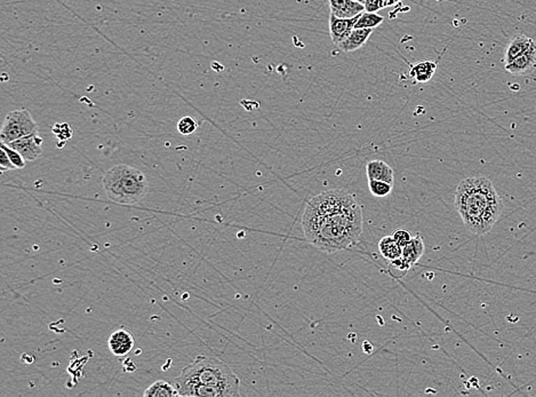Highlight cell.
<instances>
[{
  "mask_svg": "<svg viewBox=\"0 0 536 397\" xmlns=\"http://www.w3.org/2000/svg\"><path fill=\"white\" fill-rule=\"evenodd\" d=\"M302 227L309 243L321 251H343L362 236V207L346 190L324 191L307 203Z\"/></svg>",
  "mask_w": 536,
  "mask_h": 397,
  "instance_id": "cell-1",
  "label": "cell"
},
{
  "mask_svg": "<svg viewBox=\"0 0 536 397\" xmlns=\"http://www.w3.org/2000/svg\"><path fill=\"white\" fill-rule=\"evenodd\" d=\"M174 386L180 396H238L240 380L224 361L203 355L182 370Z\"/></svg>",
  "mask_w": 536,
  "mask_h": 397,
  "instance_id": "cell-2",
  "label": "cell"
},
{
  "mask_svg": "<svg viewBox=\"0 0 536 397\" xmlns=\"http://www.w3.org/2000/svg\"><path fill=\"white\" fill-rule=\"evenodd\" d=\"M455 207L469 232L484 235L501 216L503 202L489 178L473 177L457 186Z\"/></svg>",
  "mask_w": 536,
  "mask_h": 397,
  "instance_id": "cell-3",
  "label": "cell"
},
{
  "mask_svg": "<svg viewBox=\"0 0 536 397\" xmlns=\"http://www.w3.org/2000/svg\"><path fill=\"white\" fill-rule=\"evenodd\" d=\"M102 182L109 200L125 205L139 203L149 191V183L142 172L126 164L112 166Z\"/></svg>",
  "mask_w": 536,
  "mask_h": 397,
  "instance_id": "cell-4",
  "label": "cell"
},
{
  "mask_svg": "<svg viewBox=\"0 0 536 397\" xmlns=\"http://www.w3.org/2000/svg\"><path fill=\"white\" fill-rule=\"evenodd\" d=\"M33 133H38V125L29 110L20 109L7 114L0 132V140L8 144Z\"/></svg>",
  "mask_w": 536,
  "mask_h": 397,
  "instance_id": "cell-5",
  "label": "cell"
},
{
  "mask_svg": "<svg viewBox=\"0 0 536 397\" xmlns=\"http://www.w3.org/2000/svg\"><path fill=\"white\" fill-rule=\"evenodd\" d=\"M43 143V137H39L38 133H33L8 143V146L19 151L26 162H33L42 156Z\"/></svg>",
  "mask_w": 536,
  "mask_h": 397,
  "instance_id": "cell-6",
  "label": "cell"
},
{
  "mask_svg": "<svg viewBox=\"0 0 536 397\" xmlns=\"http://www.w3.org/2000/svg\"><path fill=\"white\" fill-rule=\"evenodd\" d=\"M508 73L516 76H527L536 70V43L523 54L505 64Z\"/></svg>",
  "mask_w": 536,
  "mask_h": 397,
  "instance_id": "cell-7",
  "label": "cell"
},
{
  "mask_svg": "<svg viewBox=\"0 0 536 397\" xmlns=\"http://www.w3.org/2000/svg\"><path fill=\"white\" fill-rule=\"evenodd\" d=\"M135 345V339L130 330L126 329H118L114 331L108 339V347L110 352L114 356L128 355L133 350Z\"/></svg>",
  "mask_w": 536,
  "mask_h": 397,
  "instance_id": "cell-8",
  "label": "cell"
},
{
  "mask_svg": "<svg viewBox=\"0 0 536 397\" xmlns=\"http://www.w3.org/2000/svg\"><path fill=\"white\" fill-rule=\"evenodd\" d=\"M359 15L351 19H342L337 17L334 14L330 15V35L332 42L339 45L343 42L355 29V23L358 21Z\"/></svg>",
  "mask_w": 536,
  "mask_h": 397,
  "instance_id": "cell-9",
  "label": "cell"
},
{
  "mask_svg": "<svg viewBox=\"0 0 536 397\" xmlns=\"http://www.w3.org/2000/svg\"><path fill=\"white\" fill-rule=\"evenodd\" d=\"M328 3L330 13L342 19H351L365 12L364 3L355 0H328Z\"/></svg>",
  "mask_w": 536,
  "mask_h": 397,
  "instance_id": "cell-10",
  "label": "cell"
},
{
  "mask_svg": "<svg viewBox=\"0 0 536 397\" xmlns=\"http://www.w3.org/2000/svg\"><path fill=\"white\" fill-rule=\"evenodd\" d=\"M372 33H373V29H353L351 33L337 45V47L346 53L357 51L367 43Z\"/></svg>",
  "mask_w": 536,
  "mask_h": 397,
  "instance_id": "cell-11",
  "label": "cell"
},
{
  "mask_svg": "<svg viewBox=\"0 0 536 397\" xmlns=\"http://www.w3.org/2000/svg\"><path fill=\"white\" fill-rule=\"evenodd\" d=\"M366 174L368 180L389 182L394 185V170L383 160H371L366 165Z\"/></svg>",
  "mask_w": 536,
  "mask_h": 397,
  "instance_id": "cell-12",
  "label": "cell"
},
{
  "mask_svg": "<svg viewBox=\"0 0 536 397\" xmlns=\"http://www.w3.org/2000/svg\"><path fill=\"white\" fill-rule=\"evenodd\" d=\"M534 44H535V42L528 36L523 35V33H518V35L514 36V38L511 39L508 46H507V50H505V64L514 60L519 55L523 54Z\"/></svg>",
  "mask_w": 536,
  "mask_h": 397,
  "instance_id": "cell-13",
  "label": "cell"
},
{
  "mask_svg": "<svg viewBox=\"0 0 536 397\" xmlns=\"http://www.w3.org/2000/svg\"><path fill=\"white\" fill-rule=\"evenodd\" d=\"M424 253V243L421 236L418 234L415 237H413L412 241L403 248V255L401 260L407 268L415 264L420 260Z\"/></svg>",
  "mask_w": 536,
  "mask_h": 397,
  "instance_id": "cell-14",
  "label": "cell"
},
{
  "mask_svg": "<svg viewBox=\"0 0 536 397\" xmlns=\"http://www.w3.org/2000/svg\"><path fill=\"white\" fill-rule=\"evenodd\" d=\"M437 70V63L434 61H421L419 63L413 64L409 69V76L418 83H427L432 80Z\"/></svg>",
  "mask_w": 536,
  "mask_h": 397,
  "instance_id": "cell-15",
  "label": "cell"
},
{
  "mask_svg": "<svg viewBox=\"0 0 536 397\" xmlns=\"http://www.w3.org/2000/svg\"><path fill=\"white\" fill-rule=\"evenodd\" d=\"M143 396L146 397H173L180 396L178 395V389L175 387L174 384H169V382H165V380H158V382H153L151 386L146 388Z\"/></svg>",
  "mask_w": 536,
  "mask_h": 397,
  "instance_id": "cell-16",
  "label": "cell"
},
{
  "mask_svg": "<svg viewBox=\"0 0 536 397\" xmlns=\"http://www.w3.org/2000/svg\"><path fill=\"white\" fill-rule=\"evenodd\" d=\"M378 250L385 259L390 261L398 260L403 255V248L397 244L392 236H385L378 241Z\"/></svg>",
  "mask_w": 536,
  "mask_h": 397,
  "instance_id": "cell-17",
  "label": "cell"
},
{
  "mask_svg": "<svg viewBox=\"0 0 536 397\" xmlns=\"http://www.w3.org/2000/svg\"><path fill=\"white\" fill-rule=\"evenodd\" d=\"M383 21L384 17L380 14L366 12L365 10L364 13L359 15L355 29H374L380 26Z\"/></svg>",
  "mask_w": 536,
  "mask_h": 397,
  "instance_id": "cell-18",
  "label": "cell"
},
{
  "mask_svg": "<svg viewBox=\"0 0 536 397\" xmlns=\"http://www.w3.org/2000/svg\"><path fill=\"white\" fill-rule=\"evenodd\" d=\"M392 183L378 180H368V188L375 197H387L392 191Z\"/></svg>",
  "mask_w": 536,
  "mask_h": 397,
  "instance_id": "cell-19",
  "label": "cell"
},
{
  "mask_svg": "<svg viewBox=\"0 0 536 397\" xmlns=\"http://www.w3.org/2000/svg\"><path fill=\"white\" fill-rule=\"evenodd\" d=\"M0 148L6 151L7 156L10 157V162L13 163V165L15 166L16 170L24 169V167H26V160L19 151H16L12 147L3 142H1Z\"/></svg>",
  "mask_w": 536,
  "mask_h": 397,
  "instance_id": "cell-20",
  "label": "cell"
},
{
  "mask_svg": "<svg viewBox=\"0 0 536 397\" xmlns=\"http://www.w3.org/2000/svg\"><path fill=\"white\" fill-rule=\"evenodd\" d=\"M197 128L198 121L194 117L187 116V117L181 118L178 121V133L182 134V135H191L197 130Z\"/></svg>",
  "mask_w": 536,
  "mask_h": 397,
  "instance_id": "cell-21",
  "label": "cell"
},
{
  "mask_svg": "<svg viewBox=\"0 0 536 397\" xmlns=\"http://www.w3.org/2000/svg\"><path fill=\"white\" fill-rule=\"evenodd\" d=\"M392 237L397 241V244L399 245L401 248H405L413 239L412 234L407 229H397V230H395Z\"/></svg>",
  "mask_w": 536,
  "mask_h": 397,
  "instance_id": "cell-22",
  "label": "cell"
},
{
  "mask_svg": "<svg viewBox=\"0 0 536 397\" xmlns=\"http://www.w3.org/2000/svg\"><path fill=\"white\" fill-rule=\"evenodd\" d=\"M362 3L365 6L366 12L376 13L384 7L390 6V0H364Z\"/></svg>",
  "mask_w": 536,
  "mask_h": 397,
  "instance_id": "cell-23",
  "label": "cell"
},
{
  "mask_svg": "<svg viewBox=\"0 0 536 397\" xmlns=\"http://www.w3.org/2000/svg\"><path fill=\"white\" fill-rule=\"evenodd\" d=\"M0 170L3 172L16 170L13 163L10 162V157L7 156L6 151L1 148H0Z\"/></svg>",
  "mask_w": 536,
  "mask_h": 397,
  "instance_id": "cell-24",
  "label": "cell"
},
{
  "mask_svg": "<svg viewBox=\"0 0 536 397\" xmlns=\"http://www.w3.org/2000/svg\"><path fill=\"white\" fill-rule=\"evenodd\" d=\"M401 0H390V6H394L397 3H399Z\"/></svg>",
  "mask_w": 536,
  "mask_h": 397,
  "instance_id": "cell-25",
  "label": "cell"
},
{
  "mask_svg": "<svg viewBox=\"0 0 536 397\" xmlns=\"http://www.w3.org/2000/svg\"><path fill=\"white\" fill-rule=\"evenodd\" d=\"M355 1H359V3H362V1H364V0H355Z\"/></svg>",
  "mask_w": 536,
  "mask_h": 397,
  "instance_id": "cell-26",
  "label": "cell"
},
{
  "mask_svg": "<svg viewBox=\"0 0 536 397\" xmlns=\"http://www.w3.org/2000/svg\"><path fill=\"white\" fill-rule=\"evenodd\" d=\"M436 1H441V0H436Z\"/></svg>",
  "mask_w": 536,
  "mask_h": 397,
  "instance_id": "cell-27",
  "label": "cell"
}]
</instances>
